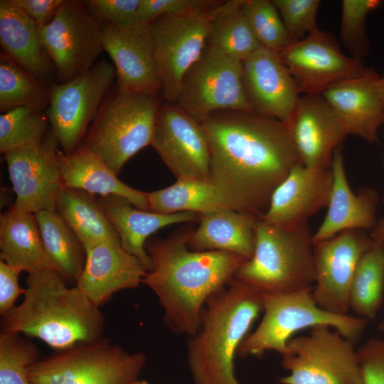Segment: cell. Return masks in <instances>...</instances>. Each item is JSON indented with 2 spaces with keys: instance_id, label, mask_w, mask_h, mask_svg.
<instances>
[{
  "instance_id": "obj_11",
  "label": "cell",
  "mask_w": 384,
  "mask_h": 384,
  "mask_svg": "<svg viewBox=\"0 0 384 384\" xmlns=\"http://www.w3.org/2000/svg\"><path fill=\"white\" fill-rule=\"evenodd\" d=\"M221 2L203 12L164 15L149 23L161 90L167 103H176L184 75L206 48Z\"/></svg>"
},
{
  "instance_id": "obj_19",
  "label": "cell",
  "mask_w": 384,
  "mask_h": 384,
  "mask_svg": "<svg viewBox=\"0 0 384 384\" xmlns=\"http://www.w3.org/2000/svg\"><path fill=\"white\" fill-rule=\"evenodd\" d=\"M241 63L244 90L252 112L286 124L300 92L277 52L261 46Z\"/></svg>"
},
{
  "instance_id": "obj_5",
  "label": "cell",
  "mask_w": 384,
  "mask_h": 384,
  "mask_svg": "<svg viewBox=\"0 0 384 384\" xmlns=\"http://www.w3.org/2000/svg\"><path fill=\"white\" fill-rule=\"evenodd\" d=\"M312 235L308 221L279 226L260 218L253 255L240 267L235 279L260 294L312 289L315 281Z\"/></svg>"
},
{
  "instance_id": "obj_28",
  "label": "cell",
  "mask_w": 384,
  "mask_h": 384,
  "mask_svg": "<svg viewBox=\"0 0 384 384\" xmlns=\"http://www.w3.org/2000/svg\"><path fill=\"white\" fill-rule=\"evenodd\" d=\"M0 260L21 272H57L45 250L35 213L14 205L0 216Z\"/></svg>"
},
{
  "instance_id": "obj_30",
  "label": "cell",
  "mask_w": 384,
  "mask_h": 384,
  "mask_svg": "<svg viewBox=\"0 0 384 384\" xmlns=\"http://www.w3.org/2000/svg\"><path fill=\"white\" fill-rule=\"evenodd\" d=\"M55 211L85 251L102 242L121 243L116 229L92 194L64 187L58 198Z\"/></svg>"
},
{
  "instance_id": "obj_29",
  "label": "cell",
  "mask_w": 384,
  "mask_h": 384,
  "mask_svg": "<svg viewBox=\"0 0 384 384\" xmlns=\"http://www.w3.org/2000/svg\"><path fill=\"white\" fill-rule=\"evenodd\" d=\"M0 42L6 54L40 81L50 74L38 26L12 0L0 1Z\"/></svg>"
},
{
  "instance_id": "obj_20",
  "label": "cell",
  "mask_w": 384,
  "mask_h": 384,
  "mask_svg": "<svg viewBox=\"0 0 384 384\" xmlns=\"http://www.w3.org/2000/svg\"><path fill=\"white\" fill-rule=\"evenodd\" d=\"M286 124L303 165L313 169L331 167L335 150L348 136L321 94L300 96Z\"/></svg>"
},
{
  "instance_id": "obj_40",
  "label": "cell",
  "mask_w": 384,
  "mask_h": 384,
  "mask_svg": "<svg viewBox=\"0 0 384 384\" xmlns=\"http://www.w3.org/2000/svg\"><path fill=\"white\" fill-rule=\"evenodd\" d=\"M292 42L301 41L318 29L319 0H273Z\"/></svg>"
},
{
  "instance_id": "obj_3",
  "label": "cell",
  "mask_w": 384,
  "mask_h": 384,
  "mask_svg": "<svg viewBox=\"0 0 384 384\" xmlns=\"http://www.w3.org/2000/svg\"><path fill=\"white\" fill-rule=\"evenodd\" d=\"M22 302L1 316V332L36 337L56 351L102 338L105 317L77 285L54 270L28 274Z\"/></svg>"
},
{
  "instance_id": "obj_4",
  "label": "cell",
  "mask_w": 384,
  "mask_h": 384,
  "mask_svg": "<svg viewBox=\"0 0 384 384\" xmlns=\"http://www.w3.org/2000/svg\"><path fill=\"white\" fill-rule=\"evenodd\" d=\"M262 310L260 294L235 278L207 302L199 329L187 343L193 384H241L234 359Z\"/></svg>"
},
{
  "instance_id": "obj_37",
  "label": "cell",
  "mask_w": 384,
  "mask_h": 384,
  "mask_svg": "<svg viewBox=\"0 0 384 384\" xmlns=\"http://www.w3.org/2000/svg\"><path fill=\"white\" fill-rule=\"evenodd\" d=\"M38 350L20 334L1 332L0 384H32L28 368L38 359Z\"/></svg>"
},
{
  "instance_id": "obj_35",
  "label": "cell",
  "mask_w": 384,
  "mask_h": 384,
  "mask_svg": "<svg viewBox=\"0 0 384 384\" xmlns=\"http://www.w3.org/2000/svg\"><path fill=\"white\" fill-rule=\"evenodd\" d=\"M49 102L42 82L16 63L8 55L0 58V110L20 107L41 110Z\"/></svg>"
},
{
  "instance_id": "obj_45",
  "label": "cell",
  "mask_w": 384,
  "mask_h": 384,
  "mask_svg": "<svg viewBox=\"0 0 384 384\" xmlns=\"http://www.w3.org/2000/svg\"><path fill=\"white\" fill-rule=\"evenodd\" d=\"M30 16L38 28L50 22L64 2L63 0H12Z\"/></svg>"
},
{
  "instance_id": "obj_12",
  "label": "cell",
  "mask_w": 384,
  "mask_h": 384,
  "mask_svg": "<svg viewBox=\"0 0 384 384\" xmlns=\"http://www.w3.org/2000/svg\"><path fill=\"white\" fill-rule=\"evenodd\" d=\"M115 75L114 65L102 60L84 74L51 87L48 119L63 153L79 147Z\"/></svg>"
},
{
  "instance_id": "obj_34",
  "label": "cell",
  "mask_w": 384,
  "mask_h": 384,
  "mask_svg": "<svg viewBox=\"0 0 384 384\" xmlns=\"http://www.w3.org/2000/svg\"><path fill=\"white\" fill-rule=\"evenodd\" d=\"M384 292V247L373 241L361 258L349 294V306L358 317H375Z\"/></svg>"
},
{
  "instance_id": "obj_25",
  "label": "cell",
  "mask_w": 384,
  "mask_h": 384,
  "mask_svg": "<svg viewBox=\"0 0 384 384\" xmlns=\"http://www.w3.org/2000/svg\"><path fill=\"white\" fill-rule=\"evenodd\" d=\"M57 158L64 187L93 196L123 197L134 207L150 211L147 192L121 181L114 171L85 146H79L70 154L58 150Z\"/></svg>"
},
{
  "instance_id": "obj_1",
  "label": "cell",
  "mask_w": 384,
  "mask_h": 384,
  "mask_svg": "<svg viewBox=\"0 0 384 384\" xmlns=\"http://www.w3.org/2000/svg\"><path fill=\"white\" fill-rule=\"evenodd\" d=\"M210 181L229 208L262 217L289 174L303 164L287 124L252 112L219 111L201 123Z\"/></svg>"
},
{
  "instance_id": "obj_16",
  "label": "cell",
  "mask_w": 384,
  "mask_h": 384,
  "mask_svg": "<svg viewBox=\"0 0 384 384\" xmlns=\"http://www.w3.org/2000/svg\"><path fill=\"white\" fill-rule=\"evenodd\" d=\"M373 242L369 233L347 230L314 243L315 281L311 295L319 306L332 314H347L354 273Z\"/></svg>"
},
{
  "instance_id": "obj_47",
  "label": "cell",
  "mask_w": 384,
  "mask_h": 384,
  "mask_svg": "<svg viewBox=\"0 0 384 384\" xmlns=\"http://www.w3.org/2000/svg\"><path fill=\"white\" fill-rule=\"evenodd\" d=\"M383 245V247H384V245ZM379 329H380V330L384 334V319H383V321L380 323Z\"/></svg>"
},
{
  "instance_id": "obj_50",
  "label": "cell",
  "mask_w": 384,
  "mask_h": 384,
  "mask_svg": "<svg viewBox=\"0 0 384 384\" xmlns=\"http://www.w3.org/2000/svg\"><path fill=\"white\" fill-rule=\"evenodd\" d=\"M383 203H384V196H383Z\"/></svg>"
},
{
  "instance_id": "obj_21",
  "label": "cell",
  "mask_w": 384,
  "mask_h": 384,
  "mask_svg": "<svg viewBox=\"0 0 384 384\" xmlns=\"http://www.w3.org/2000/svg\"><path fill=\"white\" fill-rule=\"evenodd\" d=\"M321 96L334 110L348 135L368 143L378 140L384 124V91L381 77L369 69L363 75L328 88Z\"/></svg>"
},
{
  "instance_id": "obj_18",
  "label": "cell",
  "mask_w": 384,
  "mask_h": 384,
  "mask_svg": "<svg viewBox=\"0 0 384 384\" xmlns=\"http://www.w3.org/2000/svg\"><path fill=\"white\" fill-rule=\"evenodd\" d=\"M102 40L114 63L118 90L156 95L161 84L149 24L102 23Z\"/></svg>"
},
{
  "instance_id": "obj_14",
  "label": "cell",
  "mask_w": 384,
  "mask_h": 384,
  "mask_svg": "<svg viewBox=\"0 0 384 384\" xmlns=\"http://www.w3.org/2000/svg\"><path fill=\"white\" fill-rule=\"evenodd\" d=\"M276 52L304 95L321 94L370 69L362 60L342 53L334 37L319 28Z\"/></svg>"
},
{
  "instance_id": "obj_26",
  "label": "cell",
  "mask_w": 384,
  "mask_h": 384,
  "mask_svg": "<svg viewBox=\"0 0 384 384\" xmlns=\"http://www.w3.org/2000/svg\"><path fill=\"white\" fill-rule=\"evenodd\" d=\"M97 200L116 229L122 247L137 257L147 272L151 268L145 249L148 237L168 225L195 222L200 218L199 214L193 212L161 214L140 210L125 198L117 196H100Z\"/></svg>"
},
{
  "instance_id": "obj_41",
  "label": "cell",
  "mask_w": 384,
  "mask_h": 384,
  "mask_svg": "<svg viewBox=\"0 0 384 384\" xmlns=\"http://www.w3.org/2000/svg\"><path fill=\"white\" fill-rule=\"evenodd\" d=\"M218 2L210 0H141L137 12V19L138 22L149 24L164 15L203 12Z\"/></svg>"
},
{
  "instance_id": "obj_13",
  "label": "cell",
  "mask_w": 384,
  "mask_h": 384,
  "mask_svg": "<svg viewBox=\"0 0 384 384\" xmlns=\"http://www.w3.org/2000/svg\"><path fill=\"white\" fill-rule=\"evenodd\" d=\"M38 31L60 83L87 72L103 50L102 23L79 1H64L53 20Z\"/></svg>"
},
{
  "instance_id": "obj_17",
  "label": "cell",
  "mask_w": 384,
  "mask_h": 384,
  "mask_svg": "<svg viewBox=\"0 0 384 384\" xmlns=\"http://www.w3.org/2000/svg\"><path fill=\"white\" fill-rule=\"evenodd\" d=\"M151 145L177 179L210 181V152L201 125L176 104L160 105Z\"/></svg>"
},
{
  "instance_id": "obj_51",
  "label": "cell",
  "mask_w": 384,
  "mask_h": 384,
  "mask_svg": "<svg viewBox=\"0 0 384 384\" xmlns=\"http://www.w3.org/2000/svg\"><path fill=\"white\" fill-rule=\"evenodd\" d=\"M383 165H384V164H383Z\"/></svg>"
},
{
  "instance_id": "obj_27",
  "label": "cell",
  "mask_w": 384,
  "mask_h": 384,
  "mask_svg": "<svg viewBox=\"0 0 384 384\" xmlns=\"http://www.w3.org/2000/svg\"><path fill=\"white\" fill-rule=\"evenodd\" d=\"M260 217L230 208L200 215L199 225L191 230L189 247L196 251H224L249 260L254 253Z\"/></svg>"
},
{
  "instance_id": "obj_48",
  "label": "cell",
  "mask_w": 384,
  "mask_h": 384,
  "mask_svg": "<svg viewBox=\"0 0 384 384\" xmlns=\"http://www.w3.org/2000/svg\"><path fill=\"white\" fill-rule=\"evenodd\" d=\"M132 384H149L148 382H146V380H137L135 381L134 383H133Z\"/></svg>"
},
{
  "instance_id": "obj_44",
  "label": "cell",
  "mask_w": 384,
  "mask_h": 384,
  "mask_svg": "<svg viewBox=\"0 0 384 384\" xmlns=\"http://www.w3.org/2000/svg\"><path fill=\"white\" fill-rule=\"evenodd\" d=\"M18 270L0 260V314L4 315L14 306L19 296L24 294L25 289L18 284Z\"/></svg>"
},
{
  "instance_id": "obj_6",
  "label": "cell",
  "mask_w": 384,
  "mask_h": 384,
  "mask_svg": "<svg viewBox=\"0 0 384 384\" xmlns=\"http://www.w3.org/2000/svg\"><path fill=\"white\" fill-rule=\"evenodd\" d=\"M311 289L260 294L263 316L255 330L240 343L241 358L262 356L267 351L283 355L292 336L306 328L326 325L353 343L362 335L367 320L329 312L317 305Z\"/></svg>"
},
{
  "instance_id": "obj_23",
  "label": "cell",
  "mask_w": 384,
  "mask_h": 384,
  "mask_svg": "<svg viewBox=\"0 0 384 384\" xmlns=\"http://www.w3.org/2000/svg\"><path fill=\"white\" fill-rule=\"evenodd\" d=\"M333 183L326 215L313 233V243L332 238L347 230L370 232L375 226L379 196L365 186L354 193L348 183L341 146L333 154Z\"/></svg>"
},
{
  "instance_id": "obj_33",
  "label": "cell",
  "mask_w": 384,
  "mask_h": 384,
  "mask_svg": "<svg viewBox=\"0 0 384 384\" xmlns=\"http://www.w3.org/2000/svg\"><path fill=\"white\" fill-rule=\"evenodd\" d=\"M243 1L221 2L211 22L207 42L240 61L261 47L242 12Z\"/></svg>"
},
{
  "instance_id": "obj_32",
  "label": "cell",
  "mask_w": 384,
  "mask_h": 384,
  "mask_svg": "<svg viewBox=\"0 0 384 384\" xmlns=\"http://www.w3.org/2000/svg\"><path fill=\"white\" fill-rule=\"evenodd\" d=\"M35 215L45 250L56 271L76 284L86 260L82 245L56 211L42 210Z\"/></svg>"
},
{
  "instance_id": "obj_36",
  "label": "cell",
  "mask_w": 384,
  "mask_h": 384,
  "mask_svg": "<svg viewBox=\"0 0 384 384\" xmlns=\"http://www.w3.org/2000/svg\"><path fill=\"white\" fill-rule=\"evenodd\" d=\"M46 126L40 110L20 107L4 112L0 116L1 153L42 140Z\"/></svg>"
},
{
  "instance_id": "obj_46",
  "label": "cell",
  "mask_w": 384,
  "mask_h": 384,
  "mask_svg": "<svg viewBox=\"0 0 384 384\" xmlns=\"http://www.w3.org/2000/svg\"><path fill=\"white\" fill-rule=\"evenodd\" d=\"M369 235L373 241L384 245V217L378 220L375 226Z\"/></svg>"
},
{
  "instance_id": "obj_7",
  "label": "cell",
  "mask_w": 384,
  "mask_h": 384,
  "mask_svg": "<svg viewBox=\"0 0 384 384\" xmlns=\"http://www.w3.org/2000/svg\"><path fill=\"white\" fill-rule=\"evenodd\" d=\"M57 351L28 368L32 384H132L146 362L103 337Z\"/></svg>"
},
{
  "instance_id": "obj_43",
  "label": "cell",
  "mask_w": 384,
  "mask_h": 384,
  "mask_svg": "<svg viewBox=\"0 0 384 384\" xmlns=\"http://www.w3.org/2000/svg\"><path fill=\"white\" fill-rule=\"evenodd\" d=\"M357 351L363 384H384V338L370 339Z\"/></svg>"
},
{
  "instance_id": "obj_8",
  "label": "cell",
  "mask_w": 384,
  "mask_h": 384,
  "mask_svg": "<svg viewBox=\"0 0 384 384\" xmlns=\"http://www.w3.org/2000/svg\"><path fill=\"white\" fill-rule=\"evenodd\" d=\"M160 105L156 95L118 90L98 112L85 144L118 175L151 145Z\"/></svg>"
},
{
  "instance_id": "obj_9",
  "label": "cell",
  "mask_w": 384,
  "mask_h": 384,
  "mask_svg": "<svg viewBox=\"0 0 384 384\" xmlns=\"http://www.w3.org/2000/svg\"><path fill=\"white\" fill-rule=\"evenodd\" d=\"M306 336L292 337L281 364L289 375L282 384H363L353 342L326 325L311 328Z\"/></svg>"
},
{
  "instance_id": "obj_39",
  "label": "cell",
  "mask_w": 384,
  "mask_h": 384,
  "mask_svg": "<svg viewBox=\"0 0 384 384\" xmlns=\"http://www.w3.org/2000/svg\"><path fill=\"white\" fill-rule=\"evenodd\" d=\"M382 4L380 0H343L340 38L351 57L362 60L369 52L366 29L367 16Z\"/></svg>"
},
{
  "instance_id": "obj_10",
  "label": "cell",
  "mask_w": 384,
  "mask_h": 384,
  "mask_svg": "<svg viewBox=\"0 0 384 384\" xmlns=\"http://www.w3.org/2000/svg\"><path fill=\"white\" fill-rule=\"evenodd\" d=\"M175 104L200 123L219 111L252 112L241 61L207 43L184 75Z\"/></svg>"
},
{
  "instance_id": "obj_49",
  "label": "cell",
  "mask_w": 384,
  "mask_h": 384,
  "mask_svg": "<svg viewBox=\"0 0 384 384\" xmlns=\"http://www.w3.org/2000/svg\"><path fill=\"white\" fill-rule=\"evenodd\" d=\"M381 82H382V86L384 91V75L381 77Z\"/></svg>"
},
{
  "instance_id": "obj_15",
  "label": "cell",
  "mask_w": 384,
  "mask_h": 384,
  "mask_svg": "<svg viewBox=\"0 0 384 384\" xmlns=\"http://www.w3.org/2000/svg\"><path fill=\"white\" fill-rule=\"evenodd\" d=\"M58 144L50 132L39 142L4 154L16 196L15 207L33 213L55 211L64 188L57 158Z\"/></svg>"
},
{
  "instance_id": "obj_42",
  "label": "cell",
  "mask_w": 384,
  "mask_h": 384,
  "mask_svg": "<svg viewBox=\"0 0 384 384\" xmlns=\"http://www.w3.org/2000/svg\"><path fill=\"white\" fill-rule=\"evenodd\" d=\"M141 0H88L84 4L100 22L130 25L137 21V12Z\"/></svg>"
},
{
  "instance_id": "obj_22",
  "label": "cell",
  "mask_w": 384,
  "mask_h": 384,
  "mask_svg": "<svg viewBox=\"0 0 384 384\" xmlns=\"http://www.w3.org/2000/svg\"><path fill=\"white\" fill-rule=\"evenodd\" d=\"M332 183L331 166L313 169L299 164L275 189L261 218L279 226L307 222L309 217L327 207Z\"/></svg>"
},
{
  "instance_id": "obj_38",
  "label": "cell",
  "mask_w": 384,
  "mask_h": 384,
  "mask_svg": "<svg viewBox=\"0 0 384 384\" xmlns=\"http://www.w3.org/2000/svg\"><path fill=\"white\" fill-rule=\"evenodd\" d=\"M242 10L261 46L277 51L293 43L272 1L244 0Z\"/></svg>"
},
{
  "instance_id": "obj_24",
  "label": "cell",
  "mask_w": 384,
  "mask_h": 384,
  "mask_svg": "<svg viewBox=\"0 0 384 384\" xmlns=\"http://www.w3.org/2000/svg\"><path fill=\"white\" fill-rule=\"evenodd\" d=\"M147 271L121 243L102 242L86 251V260L76 285L98 306L117 292L142 284Z\"/></svg>"
},
{
  "instance_id": "obj_2",
  "label": "cell",
  "mask_w": 384,
  "mask_h": 384,
  "mask_svg": "<svg viewBox=\"0 0 384 384\" xmlns=\"http://www.w3.org/2000/svg\"><path fill=\"white\" fill-rule=\"evenodd\" d=\"M191 230L146 245L151 268L142 281L157 297L164 324L188 337L199 329L207 302L233 282L247 260L228 252L191 250Z\"/></svg>"
},
{
  "instance_id": "obj_31",
  "label": "cell",
  "mask_w": 384,
  "mask_h": 384,
  "mask_svg": "<svg viewBox=\"0 0 384 384\" xmlns=\"http://www.w3.org/2000/svg\"><path fill=\"white\" fill-rule=\"evenodd\" d=\"M147 198L150 211L161 214L193 212L202 215L229 208L209 180L177 179L169 187L147 193Z\"/></svg>"
}]
</instances>
